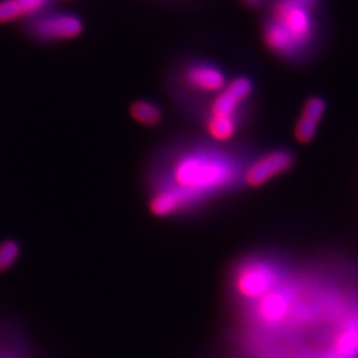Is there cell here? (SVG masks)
Here are the masks:
<instances>
[{
  "label": "cell",
  "instance_id": "cell-1",
  "mask_svg": "<svg viewBox=\"0 0 358 358\" xmlns=\"http://www.w3.org/2000/svg\"><path fill=\"white\" fill-rule=\"evenodd\" d=\"M324 0H271L262 26L264 45L275 56L299 60L317 47Z\"/></svg>",
  "mask_w": 358,
  "mask_h": 358
},
{
  "label": "cell",
  "instance_id": "cell-2",
  "mask_svg": "<svg viewBox=\"0 0 358 358\" xmlns=\"http://www.w3.org/2000/svg\"><path fill=\"white\" fill-rule=\"evenodd\" d=\"M232 167L213 155L192 154L179 159L173 170L174 189L192 201L207 192L223 189L232 179Z\"/></svg>",
  "mask_w": 358,
  "mask_h": 358
},
{
  "label": "cell",
  "instance_id": "cell-3",
  "mask_svg": "<svg viewBox=\"0 0 358 358\" xmlns=\"http://www.w3.org/2000/svg\"><path fill=\"white\" fill-rule=\"evenodd\" d=\"M28 31L40 41H64L80 36L84 23L75 13H41L31 19Z\"/></svg>",
  "mask_w": 358,
  "mask_h": 358
},
{
  "label": "cell",
  "instance_id": "cell-4",
  "mask_svg": "<svg viewBox=\"0 0 358 358\" xmlns=\"http://www.w3.org/2000/svg\"><path fill=\"white\" fill-rule=\"evenodd\" d=\"M278 273L264 262H250L242 266L235 278L238 294L248 300H260L276 289Z\"/></svg>",
  "mask_w": 358,
  "mask_h": 358
},
{
  "label": "cell",
  "instance_id": "cell-5",
  "mask_svg": "<svg viewBox=\"0 0 358 358\" xmlns=\"http://www.w3.org/2000/svg\"><path fill=\"white\" fill-rule=\"evenodd\" d=\"M252 92L254 84L248 77L234 78L215 94L210 106V117L236 118L241 106L251 97Z\"/></svg>",
  "mask_w": 358,
  "mask_h": 358
},
{
  "label": "cell",
  "instance_id": "cell-6",
  "mask_svg": "<svg viewBox=\"0 0 358 358\" xmlns=\"http://www.w3.org/2000/svg\"><path fill=\"white\" fill-rule=\"evenodd\" d=\"M182 78L189 90L206 94H217L227 84L224 72L206 60L190 62L185 66Z\"/></svg>",
  "mask_w": 358,
  "mask_h": 358
},
{
  "label": "cell",
  "instance_id": "cell-7",
  "mask_svg": "<svg viewBox=\"0 0 358 358\" xmlns=\"http://www.w3.org/2000/svg\"><path fill=\"white\" fill-rule=\"evenodd\" d=\"M294 166V157L287 150H275L264 154L248 166L244 173V180L251 187H260L271 179L284 174Z\"/></svg>",
  "mask_w": 358,
  "mask_h": 358
},
{
  "label": "cell",
  "instance_id": "cell-8",
  "mask_svg": "<svg viewBox=\"0 0 358 358\" xmlns=\"http://www.w3.org/2000/svg\"><path fill=\"white\" fill-rule=\"evenodd\" d=\"M325 113V101L319 97H310L304 103L301 115L294 128V137L300 143H309L315 138L321 120Z\"/></svg>",
  "mask_w": 358,
  "mask_h": 358
},
{
  "label": "cell",
  "instance_id": "cell-9",
  "mask_svg": "<svg viewBox=\"0 0 358 358\" xmlns=\"http://www.w3.org/2000/svg\"><path fill=\"white\" fill-rule=\"evenodd\" d=\"M291 297L282 291L273 289L260 300H257L256 316L268 325H276L285 320L291 312Z\"/></svg>",
  "mask_w": 358,
  "mask_h": 358
},
{
  "label": "cell",
  "instance_id": "cell-10",
  "mask_svg": "<svg viewBox=\"0 0 358 358\" xmlns=\"http://www.w3.org/2000/svg\"><path fill=\"white\" fill-rule=\"evenodd\" d=\"M192 201L185 194L174 187H167L157 192L150 199V211L155 217H170L183 210Z\"/></svg>",
  "mask_w": 358,
  "mask_h": 358
},
{
  "label": "cell",
  "instance_id": "cell-11",
  "mask_svg": "<svg viewBox=\"0 0 358 358\" xmlns=\"http://www.w3.org/2000/svg\"><path fill=\"white\" fill-rule=\"evenodd\" d=\"M50 0H0V23H10L22 17H34L43 13Z\"/></svg>",
  "mask_w": 358,
  "mask_h": 358
},
{
  "label": "cell",
  "instance_id": "cell-12",
  "mask_svg": "<svg viewBox=\"0 0 358 358\" xmlns=\"http://www.w3.org/2000/svg\"><path fill=\"white\" fill-rule=\"evenodd\" d=\"M336 355L355 358L358 355V320L346 324L334 340Z\"/></svg>",
  "mask_w": 358,
  "mask_h": 358
},
{
  "label": "cell",
  "instance_id": "cell-13",
  "mask_svg": "<svg viewBox=\"0 0 358 358\" xmlns=\"http://www.w3.org/2000/svg\"><path fill=\"white\" fill-rule=\"evenodd\" d=\"M131 118L145 127H157L162 121V110L157 103L138 100L130 106Z\"/></svg>",
  "mask_w": 358,
  "mask_h": 358
},
{
  "label": "cell",
  "instance_id": "cell-14",
  "mask_svg": "<svg viewBox=\"0 0 358 358\" xmlns=\"http://www.w3.org/2000/svg\"><path fill=\"white\" fill-rule=\"evenodd\" d=\"M206 129L208 136L217 142H229L234 138L238 130L236 118L223 117H208Z\"/></svg>",
  "mask_w": 358,
  "mask_h": 358
},
{
  "label": "cell",
  "instance_id": "cell-15",
  "mask_svg": "<svg viewBox=\"0 0 358 358\" xmlns=\"http://www.w3.org/2000/svg\"><path fill=\"white\" fill-rule=\"evenodd\" d=\"M20 245L15 241H4L0 243V272L13 268L20 256Z\"/></svg>",
  "mask_w": 358,
  "mask_h": 358
},
{
  "label": "cell",
  "instance_id": "cell-16",
  "mask_svg": "<svg viewBox=\"0 0 358 358\" xmlns=\"http://www.w3.org/2000/svg\"><path fill=\"white\" fill-rule=\"evenodd\" d=\"M242 3H243L244 6H247V7L256 8V7H260V6L266 4L267 0H242Z\"/></svg>",
  "mask_w": 358,
  "mask_h": 358
},
{
  "label": "cell",
  "instance_id": "cell-17",
  "mask_svg": "<svg viewBox=\"0 0 358 358\" xmlns=\"http://www.w3.org/2000/svg\"><path fill=\"white\" fill-rule=\"evenodd\" d=\"M329 358H345V357H341V356H338V355H334V356H332V357Z\"/></svg>",
  "mask_w": 358,
  "mask_h": 358
}]
</instances>
